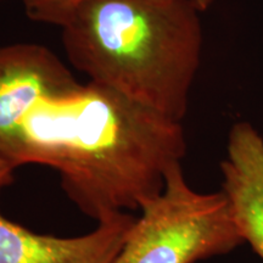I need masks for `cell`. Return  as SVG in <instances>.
I'll use <instances>...</instances> for the list:
<instances>
[{
    "label": "cell",
    "instance_id": "obj_1",
    "mask_svg": "<svg viewBox=\"0 0 263 263\" xmlns=\"http://www.w3.org/2000/svg\"><path fill=\"white\" fill-rule=\"evenodd\" d=\"M16 163L59 173L68 197L99 222L140 209L182 162V122L93 82L41 99L20 127Z\"/></svg>",
    "mask_w": 263,
    "mask_h": 263
},
{
    "label": "cell",
    "instance_id": "obj_2",
    "mask_svg": "<svg viewBox=\"0 0 263 263\" xmlns=\"http://www.w3.org/2000/svg\"><path fill=\"white\" fill-rule=\"evenodd\" d=\"M200 15L189 0H76L43 24L60 27L89 82L182 122L201 62Z\"/></svg>",
    "mask_w": 263,
    "mask_h": 263
},
{
    "label": "cell",
    "instance_id": "obj_3",
    "mask_svg": "<svg viewBox=\"0 0 263 263\" xmlns=\"http://www.w3.org/2000/svg\"><path fill=\"white\" fill-rule=\"evenodd\" d=\"M114 263H196L244 244L224 193H199L182 162L164 177L159 195L141 203Z\"/></svg>",
    "mask_w": 263,
    "mask_h": 263
},
{
    "label": "cell",
    "instance_id": "obj_4",
    "mask_svg": "<svg viewBox=\"0 0 263 263\" xmlns=\"http://www.w3.org/2000/svg\"><path fill=\"white\" fill-rule=\"evenodd\" d=\"M77 83L47 47L34 43L0 47V154L17 166L20 127L28 111L41 99Z\"/></svg>",
    "mask_w": 263,
    "mask_h": 263
},
{
    "label": "cell",
    "instance_id": "obj_5",
    "mask_svg": "<svg viewBox=\"0 0 263 263\" xmlns=\"http://www.w3.org/2000/svg\"><path fill=\"white\" fill-rule=\"evenodd\" d=\"M136 218L120 213L87 234L62 238L38 234L0 212V263H114Z\"/></svg>",
    "mask_w": 263,
    "mask_h": 263
},
{
    "label": "cell",
    "instance_id": "obj_6",
    "mask_svg": "<svg viewBox=\"0 0 263 263\" xmlns=\"http://www.w3.org/2000/svg\"><path fill=\"white\" fill-rule=\"evenodd\" d=\"M221 171L222 192L240 235L263 261V137L252 124L232 127Z\"/></svg>",
    "mask_w": 263,
    "mask_h": 263
},
{
    "label": "cell",
    "instance_id": "obj_7",
    "mask_svg": "<svg viewBox=\"0 0 263 263\" xmlns=\"http://www.w3.org/2000/svg\"><path fill=\"white\" fill-rule=\"evenodd\" d=\"M76 0H24L26 14L33 21L43 22L47 16L57 10L71 4ZM200 11L203 12L211 8L215 0H189Z\"/></svg>",
    "mask_w": 263,
    "mask_h": 263
},
{
    "label": "cell",
    "instance_id": "obj_8",
    "mask_svg": "<svg viewBox=\"0 0 263 263\" xmlns=\"http://www.w3.org/2000/svg\"><path fill=\"white\" fill-rule=\"evenodd\" d=\"M16 167L17 166L14 162L0 154V190L12 182V174Z\"/></svg>",
    "mask_w": 263,
    "mask_h": 263
}]
</instances>
